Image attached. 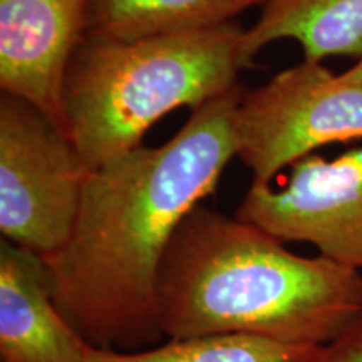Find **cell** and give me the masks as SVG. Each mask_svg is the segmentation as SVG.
I'll list each match as a JSON object with an SVG mask.
<instances>
[{"instance_id":"cell-1","label":"cell","mask_w":362,"mask_h":362,"mask_svg":"<svg viewBox=\"0 0 362 362\" xmlns=\"http://www.w3.org/2000/svg\"><path fill=\"white\" fill-rule=\"evenodd\" d=\"M243 93L238 84L193 110L161 146L141 144L90 170L71 237L45 262L59 312L93 347L139 351L165 336L156 309L163 257L237 156Z\"/></svg>"},{"instance_id":"cell-2","label":"cell","mask_w":362,"mask_h":362,"mask_svg":"<svg viewBox=\"0 0 362 362\" xmlns=\"http://www.w3.org/2000/svg\"><path fill=\"white\" fill-rule=\"evenodd\" d=\"M163 334H250L325 346L362 315V274L300 257L274 235L194 206L163 257L156 284Z\"/></svg>"},{"instance_id":"cell-3","label":"cell","mask_w":362,"mask_h":362,"mask_svg":"<svg viewBox=\"0 0 362 362\" xmlns=\"http://www.w3.org/2000/svg\"><path fill=\"white\" fill-rule=\"evenodd\" d=\"M245 33L228 22L133 40L86 34L67 67L64 110L67 134L89 170L141 146L171 111H193L238 86L252 67Z\"/></svg>"},{"instance_id":"cell-4","label":"cell","mask_w":362,"mask_h":362,"mask_svg":"<svg viewBox=\"0 0 362 362\" xmlns=\"http://www.w3.org/2000/svg\"><path fill=\"white\" fill-rule=\"evenodd\" d=\"M90 173L69 134L39 107L0 94V232L51 257L69 240Z\"/></svg>"},{"instance_id":"cell-5","label":"cell","mask_w":362,"mask_h":362,"mask_svg":"<svg viewBox=\"0 0 362 362\" xmlns=\"http://www.w3.org/2000/svg\"><path fill=\"white\" fill-rule=\"evenodd\" d=\"M237 156L253 183L330 143L362 138V83H347L322 62L302 61L245 90L233 117Z\"/></svg>"},{"instance_id":"cell-6","label":"cell","mask_w":362,"mask_h":362,"mask_svg":"<svg viewBox=\"0 0 362 362\" xmlns=\"http://www.w3.org/2000/svg\"><path fill=\"white\" fill-rule=\"evenodd\" d=\"M284 188L252 183L237 218L362 274V148L332 160L309 155Z\"/></svg>"},{"instance_id":"cell-7","label":"cell","mask_w":362,"mask_h":362,"mask_svg":"<svg viewBox=\"0 0 362 362\" xmlns=\"http://www.w3.org/2000/svg\"><path fill=\"white\" fill-rule=\"evenodd\" d=\"M90 0H0V89L67 133V67L88 29Z\"/></svg>"},{"instance_id":"cell-8","label":"cell","mask_w":362,"mask_h":362,"mask_svg":"<svg viewBox=\"0 0 362 362\" xmlns=\"http://www.w3.org/2000/svg\"><path fill=\"white\" fill-rule=\"evenodd\" d=\"M89 346L59 312L44 257L2 238L0 362H86Z\"/></svg>"},{"instance_id":"cell-9","label":"cell","mask_w":362,"mask_h":362,"mask_svg":"<svg viewBox=\"0 0 362 362\" xmlns=\"http://www.w3.org/2000/svg\"><path fill=\"white\" fill-rule=\"evenodd\" d=\"M300 44L305 61L362 57V0H269L247 29L243 52L253 61L272 42Z\"/></svg>"},{"instance_id":"cell-10","label":"cell","mask_w":362,"mask_h":362,"mask_svg":"<svg viewBox=\"0 0 362 362\" xmlns=\"http://www.w3.org/2000/svg\"><path fill=\"white\" fill-rule=\"evenodd\" d=\"M269 0H90L86 34L141 39L235 22Z\"/></svg>"},{"instance_id":"cell-11","label":"cell","mask_w":362,"mask_h":362,"mask_svg":"<svg viewBox=\"0 0 362 362\" xmlns=\"http://www.w3.org/2000/svg\"><path fill=\"white\" fill-rule=\"evenodd\" d=\"M322 346H302L250 334L170 339L139 351L89 346L86 362H315Z\"/></svg>"},{"instance_id":"cell-12","label":"cell","mask_w":362,"mask_h":362,"mask_svg":"<svg viewBox=\"0 0 362 362\" xmlns=\"http://www.w3.org/2000/svg\"><path fill=\"white\" fill-rule=\"evenodd\" d=\"M315 362H362V315L346 332L322 346Z\"/></svg>"},{"instance_id":"cell-13","label":"cell","mask_w":362,"mask_h":362,"mask_svg":"<svg viewBox=\"0 0 362 362\" xmlns=\"http://www.w3.org/2000/svg\"><path fill=\"white\" fill-rule=\"evenodd\" d=\"M341 78L347 83H362V57L356 61V64L349 67L347 71H344Z\"/></svg>"}]
</instances>
